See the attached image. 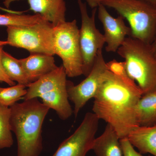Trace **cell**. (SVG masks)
Here are the masks:
<instances>
[{
  "label": "cell",
  "mask_w": 156,
  "mask_h": 156,
  "mask_svg": "<svg viewBox=\"0 0 156 156\" xmlns=\"http://www.w3.org/2000/svg\"><path fill=\"white\" fill-rule=\"evenodd\" d=\"M107 64L108 69L94 98L92 111L113 128L121 139L139 126L136 107L143 93L127 75L124 62L113 60Z\"/></svg>",
  "instance_id": "obj_1"
},
{
  "label": "cell",
  "mask_w": 156,
  "mask_h": 156,
  "mask_svg": "<svg viewBox=\"0 0 156 156\" xmlns=\"http://www.w3.org/2000/svg\"><path fill=\"white\" fill-rule=\"evenodd\" d=\"M10 125L17 144V156H39L43 150L42 129L49 110L38 98L10 107Z\"/></svg>",
  "instance_id": "obj_2"
},
{
  "label": "cell",
  "mask_w": 156,
  "mask_h": 156,
  "mask_svg": "<svg viewBox=\"0 0 156 156\" xmlns=\"http://www.w3.org/2000/svg\"><path fill=\"white\" fill-rule=\"evenodd\" d=\"M117 53L125 59L127 75L136 82L143 95L156 90V53L151 44L127 37Z\"/></svg>",
  "instance_id": "obj_3"
},
{
  "label": "cell",
  "mask_w": 156,
  "mask_h": 156,
  "mask_svg": "<svg viewBox=\"0 0 156 156\" xmlns=\"http://www.w3.org/2000/svg\"><path fill=\"white\" fill-rule=\"evenodd\" d=\"M66 77L65 70L62 65L38 80L29 84L23 99L40 98L42 103L54 110L61 120L67 119L73 112L69 102Z\"/></svg>",
  "instance_id": "obj_4"
},
{
  "label": "cell",
  "mask_w": 156,
  "mask_h": 156,
  "mask_svg": "<svg viewBox=\"0 0 156 156\" xmlns=\"http://www.w3.org/2000/svg\"><path fill=\"white\" fill-rule=\"evenodd\" d=\"M101 4L112 8L126 20L131 37L151 44L156 33V7L146 0H102Z\"/></svg>",
  "instance_id": "obj_5"
},
{
  "label": "cell",
  "mask_w": 156,
  "mask_h": 156,
  "mask_svg": "<svg viewBox=\"0 0 156 156\" xmlns=\"http://www.w3.org/2000/svg\"><path fill=\"white\" fill-rule=\"evenodd\" d=\"M53 34L54 54L61 58L67 76L76 77L83 75L76 20L65 21L54 27Z\"/></svg>",
  "instance_id": "obj_6"
},
{
  "label": "cell",
  "mask_w": 156,
  "mask_h": 156,
  "mask_svg": "<svg viewBox=\"0 0 156 156\" xmlns=\"http://www.w3.org/2000/svg\"><path fill=\"white\" fill-rule=\"evenodd\" d=\"M53 27L46 20L26 26L8 27L7 41L9 45L25 49L30 53L53 56Z\"/></svg>",
  "instance_id": "obj_7"
},
{
  "label": "cell",
  "mask_w": 156,
  "mask_h": 156,
  "mask_svg": "<svg viewBox=\"0 0 156 156\" xmlns=\"http://www.w3.org/2000/svg\"><path fill=\"white\" fill-rule=\"evenodd\" d=\"M80 12L81 28L79 30V41L82 60L83 75L87 76L92 70L99 50L105 44L103 34L95 25V15L97 9H92V15L88 14L87 4L82 0H77Z\"/></svg>",
  "instance_id": "obj_8"
},
{
  "label": "cell",
  "mask_w": 156,
  "mask_h": 156,
  "mask_svg": "<svg viewBox=\"0 0 156 156\" xmlns=\"http://www.w3.org/2000/svg\"><path fill=\"white\" fill-rule=\"evenodd\" d=\"M108 69L102 50H101L98 53L92 70L85 80L77 85L67 81L69 99L74 105L73 112L75 117L89 100L95 97Z\"/></svg>",
  "instance_id": "obj_9"
},
{
  "label": "cell",
  "mask_w": 156,
  "mask_h": 156,
  "mask_svg": "<svg viewBox=\"0 0 156 156\" xmlns=\"http://www.w3.org/2000/svg\"><path fill=\"white\" fill-rule=\"evenodd\" d=\"M99 120L94 113L87 112L76 130L61 143L52 156H86L92 150Z\"/></svg>",
  "instance_id": "obj_10"
},
{
  "label": "cell",
  "mask_w": 156,
  "mask_h": 156,
  "mask_svg": "<svg viewBox=\"0 0 156 156\" xmlns=\"http://www.w3.org/2000/svg\"><path fill=\"white\" fill-rule=\"evenodd\" d=\"M97 11L98 19L104 31L105 50L107 52H117L126 38L131 36V29L126 25L125 19L122 16L119 15L115 18L112 17L102 4L98 6Z\"/></svg>",
  "instance_id": "obj_11"
},
{
  "label": "cell",
  "mask_w": 156,
  "mask_h": 156,
  "mask_svg": "<svg viewBox=\"0 0 156 156\" xmlns=\"http://www.w3.org/2000/svg\"><path fill=\"white\" fill-rule=\"evenodd\" d=\"M29 83H33L56 69L53 56L41 53H30L27 58L20 59Z\"/></svg>",
  "instance_id": "obj_12"
},
{
  "label": "cell",
  "mask_w": 156,
  "mask_h": 156,
  "mask_svg": "<svg viewBox=\"0 0 156 156\" xmlns=\"http://www.w3.org/2000/svg\"><path fill=\"white\" fill-rule=\"evenodd\" d=\"M30 9L40 14L53 27L65 22L66 4L64 0H27Z\"/></svg>",
  "instance_id": "obj_13"
},
{
  "label": "cell",
  "mask_w": 156,
  "mask_h": 156,
  "mask_svg": "<svg viewBox=\"0 0 156 156\" xmlns=\"http://www.w3.org/2000/svg\"><path fill=\"white\" fill-rule=\"evenodd\" d=\"M92 150L96 156H124L119 137L108 124L103 133L95 138Z\"/></svg>",
  "instance_id": "obj_14"
},
{
  "label": "cell",
  "mask_w": 156,
  "mask_h": 156,
  "mask_svg": "<svg viewBox=\"0 0 156 156\" xmlns=\"http://www.w3.org/2000/svg\"><path fill=\"white\" fill-rule=\"evenodd\" d=\"M127 138L140 154L156 156V123L149 126H138Z\"/></svg>",
  "instance_id": "obj_15"
},
{
  "label": "cell",
  "mask_w": 156,
  "mask_h": 156,
  "mask_svg": "<svg viewBox=\"0 0 156 156\" xmlns=\"http://www.w3.org/2000/svg\"><path fill=\"white\" fill-rule=\"evenodd\" d=\"M139 126H149L156 123V89L142 95L136 110Z\"/></svg>",
  "instance_id": "obj_16"
},
{
  "label": "cell",
  "mask_w": 156,
  "mask_h": 156,
  "mask_svg": "<svg viewBox=\"0 0 156 156\" xmlns=\"http://www.w3.org/2000/svg\"><path fill=\"white\" fill-rule=\"evenodd\" d=\"M2 63L5 72L11 80L26 87L30 84L20 59L14 58L3 50L2 54Z\"/></svg>",
  "instance_id": "obj_17"
},
{
  "label": "cell",
  "mask_w": 156,
  "mask_h": 156,
  "mask_svg": "<svg viewBox=\"0 0 156 156\" xmlns=\"http://www.w3.org/2000/svg\"><path fill=\"white\" fill-rule=\"evenodd\" d=\"M11 108L0 105V149L11 147L14 143L10 125Z\"/></svg>",
  "instance_id": "obj_18"
},
{
  "label": "cell",
  "mask_w": 156,
  "mask_h": 156,
  "mask_svg": "<svg viewBox=\"0 0 156 156\" xmlns=\"http://www.w3.org/2000/svg\"><path fill=\"white\" fill-rule=\"evenodd\" d=\"M43 20H46L38 14H0V26H5L7 27L33 25Z\"/></svg>",
  "instance_id": "obj_19"
},
{
  "label": "cell",
  "mask_w": 156,
  "mask_h": 156,
  "mask_svg": "<svg viewBox=\"0 0 156 156\" xmlns=\"http://www.w3.org/2000/svg\"><path fill=\"white\" fill-rule=\"evenodd\" d=\"M26 87L19 84L8 88L0 87V105L8 107L13 106L25 96L27 92Z\"/></svg>",
  "instance_id": "obj_20"
},
{
  "label": "cell",
  "mask_w": 156,
  "mask_h": 156,
  "mask_svg": "<svg viewBox=\"0 0 156 156\" xmlns=\"http://www.w3.org/2000/svg\"><path fill=\"white\" fill-rule=\"evenodd\" d=\"M120 143L124 156H143L142 154L135 150L134 147L127 137L120 139Z\"/></svg>",
  "instance_id": "obj_21"
},
{
  "label": "cell",
  "mask_w": 156,
  "mask_h": 156,
  "mask_svg": "<svg viewBox=\"0 0 156 156\" xmlns=\"http://www.w3.org/2000/svg\"><path fill=\"white\" fill-rule=\"evenodd\" d=\"M3 46L0 47V82H5L10 86L15 85V83L14 81L11 80L6 74L2 63V54L3 50Z\"/></svg>",
  "instance_id": "obj_22"
},
{
  "label": "cell",
  "mask_w": 156,
  "mask_h": 156,
  "mask_svg": "<svg viewBox=\"0 0 156 156\" xmlns=\"http://www.w3.org/2000/svg\"><path fill=\"white\" fill-rule=\"evenodd\" d=\"M87 4L92 9H97L101 4L102 0H86Z\"/></svg>",
  "instance_id": "obj_23"
},
{
  "label": "cell",
  "mask_w": 156,
  "mask_h": 156,
  "mask_svg": "<svg viewBox=\"0 0 156 156\" xmlns=\"http://www.w3.org/2000/svg\"><path fill=\"white\" fill-rule=\"evenodd\" d=\"M17 1H19V0H4L3 4L6 8H9L11 3Z\"/></svg>",
  "instance_id": "obj_24"
},
{
  "label": "cell",
  "mask_w": 156,
  "mask_h": 156,
  "mask_svg": "<svg viewBox=\"0 0 156 156\" xmlns=\"http://www.w3.org/2000/svg\"><path fill=\"white\" fill-rule=\"evenodd\" d=\"M151 46L153 50L156 53V33L153 41L151 44Z\"/></svg>",
  "instance_id": "obj_25"
},
{
  "label": "cell",
  "mask_w": 156,
  "mask_h": 156,
  "mask_svg": "<svg viewBox=\"0 0 156 156\" xmlns=\"http://www.w3.org/2000/svg\"><path fill=\"white\" fill-rule=\"evenodd\" d=\"M146 1H147L149 3L152 5H153L156 7V0H146Z\"/></svg>",
  "instance_id": "obj_26"
},
{
  "label": "cell",
  "mask_w": 156,
  "mask_h": 156,
  "mask_svg": "<svg viewBox=\"0 0 156 156\" xmlns=\"http://www.w3.org/2000/svg\"><path fill=\"white\" fill-rule=\"evenodd\" d=\"M9 45V42L6 41H0V47L1 46H4L5 45Z\"/></svg>",
  "instance_id": "obj_27"
}]
</instances>
